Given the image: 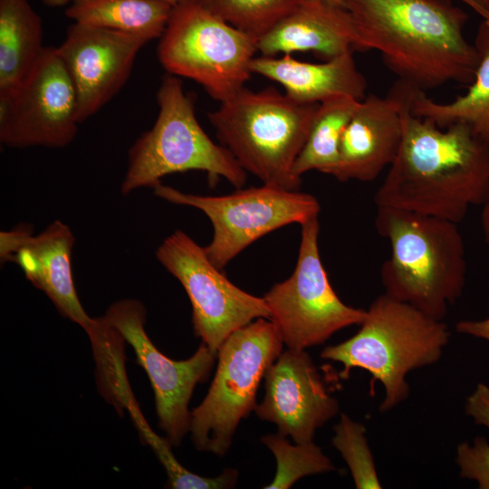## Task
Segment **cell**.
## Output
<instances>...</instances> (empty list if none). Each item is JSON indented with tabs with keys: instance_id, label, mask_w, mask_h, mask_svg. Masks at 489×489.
I'll return each mask as SVG.
<instances>
[{
	"instance_id": "cell-24",
	"label": "cell",
	"mask_w": 489,
	"mask_h": 489,
	"mask_svg": "<svg viewBox=\"0 0 489 489\" xmlns=\"http://www.w3.org/2000/svg\"><path fill=\"white\" fill-rule=\"evenodd\" d=\"M261 440L272 451L277 462L274 479L264 486L266 489H288L303 476L336 469L313 441L292 445L286 436L278 433L264 436Z\"/></svg>"
},
{
	"instance_id": "cell-30",
	"label": "cell",
	"mask_w": 489,
	"mask_h": 489,
	"mask_svg": "<svg viewBox=\"0 0 489 489\" xmlns=\"http://www.w3.org/2000/svg\"><path fill=\"white\" fill-rule=\"evenodd\" d=\"M481 206V227L484 238L487 245L489 246V189Z\"/></svg>"
},
{
	"instance_id": "cell-28",
	"label": "cell",
	"mask_w": 489,
	"mask_h": 489,
	"mask_svg": "<svg viewBox=\"0 0 489 489\" xmlns=\"http://www.w3.org/2000/svg\"><path fill=\"white\" fill-rule=\"evenodd\" d=\"M465 412L475 424L489 428V386L478 383L466 398Z\"/></svg>"
},
{
	"instance_id": "cell-4",
	"label": "cell",
	"mask_w": 489,
	"mask_h": 489,
	"mask_svg": "<svg viewBox=\"0 0 489 489\" xmlns=\"http://www.w3.org/2000/svg\"><path fill=\"white\" fill-rule=\"evenodd\" d=\"M360 326L350 339L325 347L321 358L341 363L340 378L344 379L353 369L368 371L371 376L370 393L374 383L380 382L385 391L379 406L381 413L408 398V374L438 362L451 336L443 320L386 293L371 302Z\"/></svg>"
},
{
	"instance_id": "cell-35",
	"label": "cell",
	"mask_w": 489,
	"mask_h": 489,
	"mask_svg": "<svg viewBox=\"0 0 489 489\" xmlns=\"http://www.w3.org/2000/svg\"><path fill=\"white\" fill-rule=\"evenodd\" d=\"M167 3H168L169 5H171L172 6H174L175 5H177L180 0H163Z\"/></svg>"
},
{
	"instance_id": "cell-8",
	"label": "cell",
	"mask_w": 489,
	"mask_h": 489,
	"mask_svg": "<svg viewBox=\"0 0 489 489\" xmlns=\"http://www.w3.org/2000/svg\"><path fill=\"white\" fill-rule=\"evenodd\" d=\"M256 53L257 38L194 0L172 7L157 51L168 73L195 81L220 102L244 87Z\"/></svg>"
},
{
	"instance_id": "cell-11",
	"label": "cell",
	"mask_w": 489,
	"mask_h": 489,
	"mask_svg": "<svg viewBox=\"0 0 489 489\" xmlns=\"http://www.w3.org/2000/svg\"><path fill=\"white\" fill-rule=\"evenodd\" d=\"M156 257L184 287L192 306L194 332L211 350L217 353L237 329L258 318L270 319L264 297L230 282L185 232L176 230L166 237Z\"/></svg>"
},
{
	"instance_id": "cell-7",
	"label": "cell",
	"mask_w": 489,
	"mask_h": 489,
	"mask_svg": "<svg viewBox=\"0 0 489 489\" xmlns=\"http://www.w3.org/2000/svg\"><path fill=\"white\" fill-rule=\"evenodd\" d=\"M283 346L277 327L266 318L237 329L225 340L207 394L191 412L189 431L197 450L226 454L239 422L254 410L261 379Z\"/></svg>"
},
{
	"instance_id": "cell-9",
	"label": "cell",
	"mask_w": 489,
	"mask_h": 489,
	"mask_svg": "<svg viewBox=\"0 0 489 489\" xmlns=\"http://www.w3.org/2000/svg\"><path fill=\"white\" fill-rule=\"evenodd\" d=\"M153 192L169 203L197 208L209 218L214 234L204 249L220 270L263 235L292 223L302 225L321 209L310 194L264 184L223 196L185 193L161 183Z\"/></svg>"
},
{
	"instance_id": "cell-2",
	"label": "cell",
	"mask_w": 489,
	"mask_h": 489,
	"mask_svg": "<svg viewBox=\"0 0 489 489\" xmlns=\"http://www.w3.org/2000/svg\"><path fill=\"white\" fill-rule=\"evenodd\" d=\"M359 51L377 50L402 81L423 91L470 84L478 54L465 36L467 14L450 0H345Z\"/></svg>"
},
{
	"instance_id": "cell-27",
	"label": "cell",
	"mask_w": 489,
	"mask_h": 489,
	"mask_svg": "<svg viewBox=\"0 0 489 489\" xmlns=\"http://www.w3.org/2000/svg\"><path fill=\"white\" fill-rule=\"evenodd\" d=\"M455 463L461 478L475 481L480 489H489V443L485 437L458 444Z\"/></svg>"
},
{
	"instance_id": "cell-26",
	"label": "cell",
	"mask_w": 489,
	"mask_h": 489,
	"mask_svg": "<svg viewBox=\"0 0 489 489\" xmlns=\"http://www.w3.org/2000/svg\"><path fill=\"white\" fill-rule=\"evenodd\" d=\"M333 430L331 443L349 466L355 487L357 489L382 488L366 436L365 426L341 413L340 421L334 426Z\"/></svg>"
},
{
	"instance_id": "cell-14",
	"label": "cell",
	"mask_w": 489,
	"mask_h": 489,
	"mask_svg": "<svg viewBox=\"0 0 489 489\" xmlns=\"http://www.w3.org/2000/svg\"><path fill=\"white\" fill-rule=\"evenodd\" d=\"M149 39L79 23L71 24L57 52L72 82L79 123L98 112L128 81Z\"/></svg>"
},
{
	"instance_id": "cell-32",
	"label": "cell",
	"mask_w": 489,
	"mask_h": 489,
	"mask_svg": "<svg viewBox=\"0 0 489 489\" xmlns=\"http://www.w3.org/2000/svg\"><path fill=\"white\" fill-rule=\"evenodd\" d=\"M72 0H43V3L52 7H60L71 4Z\"/></svg>"
},
{
	"instance_id": "cell-5",
	"label": "cell",
	"mask_w": 489,
	"mask_h": 489,
	"mask_svg": "<svg viewBox=\"0 0 489 489\" xmlns=\"http://www.w3.org/2000/svg\"><path fill=\"white\" fill-rule=\"evenodd\" d=\"M220 103L208 120L243 169L264 185L298 190L293 165L319 104L299 102L273 87H244Z\"/></svg>"
},
{
	"instance_id": "cell-25",
	"label": "cell",
	"mask_w": 489,
	"mask_h": 489,
	"mask_svg": "<svg viewBox=\"0 0 489 489\" xmlns=\"http://www.w3.org/2000/svg\"><path fill=\"white\" fill-rule=\"evenodd\" d=\"M206 10L259 38L302 0H194Z\"/></svg>"
},
{
	"instance_id": "cell-18",
	"label": "cell",
	"mask_w": 489,
	"mask_h": 489,
	"mask_svg": "<svg viewBox=\"0 0 489 489\" xmlns=\"http://www.w3.org/2000/svg\"><path fill=\"white\" fill-rule=\"evenodd\" d=\"M258 53H278L312 51L327 60L359 50V37L346 8L320 0H302L257 39Z\"/></svg>"
},
{
	"instance_id": "cell-21",
	"label": "cell",
	"mask_w": 489,
	"mask_h": 489,
	"mask_svg": "<svg viewBox=\"0 0 489 489\" xmlns=\"http://www.w3.org/2000/svg\"><path fill=\"white\" fill-rule=\"evenodd\" d=\"M44 48L42 19L29 0H0V94L21 82Z\"/></svg>"
},
{
	"instance_id": "cell-20",
	"label": "cell",
	"mask_w": 489,
	"mask_h": 489,
	"mask_svg": "<svg viewBox=\"0 0 489 489\" xmlns=\"http://www.w3.org/2000/svg\"><path fill=\"white\" fill-rule=\"evenodd\" d=\"M478 63L467 91L447 103L436 102L426 92L408 84L411 111L429 119L440 128L466 123L489 147V21L483 19L474 43Z\"/></svg>"
},
{
	"instance_id": "cell-19",
	"label": "cell",
	"mask_w": 489,
	"mask_h": 489,
	"mask_svg": "<svg viewBox=\"0 0 489 489\" xmlns=\"http://www.w3.org/2000/svg\"><path fill=\"white\" fill-rule=\"evenodd\" d=\"M352 53L347 52L321 63L299 61L289 53L281 58L261 55L252 60L250 70L279 82L299 102L319 104L338 96L361 101L367 82Z\"/></svg>"
},
{
	"instance_id": "cell-6",
	"label": "cell",
	"mask_w": 489,
	"mask_h": 489,
	"mask_svg": "<svg viewBox=\"0 0 489 489\" xmlns=\"http://www.w3.org/2000/svg\"><path fill=\"white\" fill-rule=\"evenodd\" d=\"M157 120L128 152V167L120 193L128 196L140 188H154L173 173L201 170L211 177H223L241 188L246 171L224 146L216 144L198 123L192 99L180 79L168 73L157 92Z\"/></svg>"
},
{
	"instance_id": "cell-33",
	"label": "cell",
	"mask_w": 489,
	"mask_h": 489,
	"mask_svg": "<svg viewBox=\"0 0 489 489\" xmlns=\"http://www.w3.org/2000/svg\"><path fill=\"white\" fill-rule=\"evenodd\" d=\"M320 1L325 2L327 4H330L335 6L346 8L345 0H320Z\"/></svg>"
},
{
	"instance_id": "cell-15",
	"label": "cell",
	"mask_w": 489,
	"mask_h": 489,
	"mask_svg": "<svg viewBox=\"0 0 489 489\" xmlns=\"http://www.w3.org/2000/svg\"><path fill=\"white\" fill-rule=\"evenodd\" d=\"M264 379V397L254 412L296 444L312 442L316 430L340 412L339 401L327 391L305 350L283 351Z\"/></svg>"
},
{
	"instance_id": "cell-17",
	"label": "cell",
	"mask_w": 489,
	"mask_h": 489,
	"mask_svg": "<svg viewBox=\"0 0 489 489\" xmlns=\"http://www.w3.org/2000/svg\"><path fill=\"white\" fill-rule=\"evenodd\" d=\"M403 94L397 82L385 97L361 100L341 138L333 177L339 181H372L394 161L403 135Z\"/></svg>"
},
{
	"instance_id": "cell-29",
	"label": "cell",
	"mask_w": 489,
	"mask_h": 489,
	"mask_svg": "<svg viewBox=\"0 0 489 489\" xmlns=\"http://www.w3.org/2000/svg\"><path fill=\"white\" fill-rule=\"evenodd\" d=\"M455 330L460 334L470 335L489 341V317L478 321H460L455 324Z\"/></svg>"
},
{
	"instance_id": "cell-16",
	"label": "cell",
	"mask_w": 489,
	"mask_h": 489,
	"mask_svg": "<svg viewBox=\"0 0 489 489\" xmlns=\"http://www.w3.org/2000/svg\"><path fill=\"white\" fill-rule=\"evenodd\" d=\"M75 237L66 224L55 220L40 234L26 226L0 234L2 263L17 264L28 281L43 291L59 312L87 331L93 322L78 298L72 272Z\"/></svg>"
},
{
	"instance_id": "cell-31",
	"label": "cell",
	"mask_w": 489,
	"mask_h": 489,
	"mask_svg": "<svg viewBox=\"0 0 489 489\" xmlns=\"http://www.w3.org/2000/svg\"><path fill=\"white\" fill-rule=\"evenodd\" d=\"M464 4L471 7L483 19L489 21V15L475 1V0H460Z\"/></svg>"
},
{
	"instance_id": "cell-34",
	"label": "cell",
	"mask_w": 489,
	"mask_h": 489,
	"mask_svg": "<svg viewBox=\"0 0 489 489\" xmlns=\"http://www.w3.org/2000/svg\"><path fill=\"white\" fill-rule=\"evenodd\" d=\"M489 15V0H475Z\"/></svg>"
},
{
	"instance_id": "cell-1",
	"label": "cell",
	"mask_w": 489,
	"mask_h": 489,
	"mask_svg": "<svg viewBox=\"0 0 489 489\" xmlns=\"http://www.w3.org/2000/svg\"><path fill=\"white\" fill-rule=\"evenodd\" d=\"M403 94V135L398 152L375 194L389 206L459 224L489 189V147L465 122L440 128L410 110Z\"/></svg>"
},
{
	"instance_id": "cell-23",
	"label": "cell",
	"mask_w": 489,
	"mask_h": 489,
	"mask_svg": "<svg viewBox=\"0 0 489 489\" xmlns=\"http://www.w3.org/2000/svg\"><path fill=\"white\" fill-rule=\"evenodd\" d=\"M360 101L338 96L319 103L307 139L293 165L295 177L301 178L312 170L333 176L343 132Z\"/></svg>"
},
{
	"instance_id": "cell-12",
	"label": "cell",
	"mask_w": 489,
	"mask_h": 489,
	"mask_svg": "<svg viewBox=\"0 0 489 489\" xmlns=\"http://www.w3.org/2000/svg\"><path fill=\"white\" fill-rule=\"evenodd\" d=\"M79 124L74 87L56 47H45L21 82L0 94V141L6 147L64 148Z\"/></svg>"
},
{
	"instance_id": "cell-10",
	"label": "cell",
	"mask_w": 489,
	"mask_h": 489,
	"mask_svg": "<svg viewBox=\"0 0 489 489\" xmlns=\"http://www.w3.org/2000/svg\"><path fill=\"white\" fill-rule=\"evenodd\" d=\"M292 274L264 296L270 319L288 349L304 350L324 343L341 329L360 325L367 310L345 304L331 287L319 250L318 216L301 225Z\"/></svg>"
},
{
	"instance_id": "cell-22",
	"label": "cell",
	"mask_w": 489,
	"mask_h": 489,
	"mask_svg": "<svg viewBox=\"0 0 489 489\" xmlns=\"http://www.w3.org/2000/svg\"><path fill=\"white\" fill-rule=\"evenodd\" d=\"M172 7L163 0H72L65 14L74 23L151 41L161 37Z\"/></svg>"
},
{
	"instance_id": "cell-3",
	"label": "cell",
	"mask_w": 489,
	"mask_h": 489,
	"mask_svg": "<svg viewBox=\"0 0 489 489\" xmlns=\"http://www.w3.org/2000/svg\"><path fill=\"white\" fill-rule=\"evenodd\" d=\"M457 225L432 216L377 206V231L391 247L380 269L384 293L443 320L465 284V248Z\"/></svg>"
},
{
	"instance_id": "cell-13",
	"label": "cell",
	"mask_w": 489,
	"mask_h": 489,
	"mask_svg": "<svg viewBox=\"0 0 489 489\" xmlns=\"http://www.w3.org/2000/svg\"><path fill=\"white\" fill-rule=\"evenodd\" d=\"M103 318L135 351L154 391L159 427L169 443L178 446L190 428L188 403L195 387L208 378L217 353L201 343L187 360L168 358L148 336L146 309L134 299L113 302Z\"/></svg>"
}]
</instances>
